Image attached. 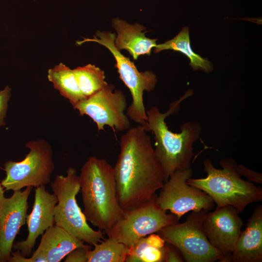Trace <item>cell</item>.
Instances as JSON below:
<instances>
[{
  "mask_svg": "<svg viewBox=\"0 0 262 262\" xmlns=\"http://www.w3.org/2000/svg\"><path fill=\"white\" fill-rule=\"evenodd\" d=\"M119 145L114 169L118 201L125 211L150 200L163 187L164 177L143 126L129 128L121 136Z\"/></svg>",
  "mask_w": 262,
  "mask_h": 262,
  "instance_id": "obj_1",
  "label": "cell"
},
{
  "mask_svg": "<svg viewBox=\"0 0 262 262\" xmlns=\"http://www.w3.org/2000/svg\"><path fill=\"white\" fill-rule=\"evenodd\" d=\"M80 190L87 221L104 232L123 217L116 193L114 167L105 159L91 157L79 176Z\"/></svg>",
  "mask_w": 262,
  "mask_h": 262,
  "instance_id": "obj_2",
  "label": "cell"
},
{
  "mask_svg": "<svg viewBox=\"0 0 262 262\" xmlns=\"http://www.w3.org/2000/svg\"><path fill=\"white\" fill-rule=\"evenodd\" d=\"M193 94L192 90H188L179 99L171 103L165 113H161L157 106L146 111L147 131L154 134V150L163 170L164 182L174 172L191 167L193 145L200 137L201 125L196 121L186 122L180 126V132L174 133L168 129L165 119L177 112L180 102Z\"/></svg>",
  "mask_w": 262,
  "mask_h": 262,
  "instance_id": "obj_3",
  "label": "cell"
},
{
  "mask_svg": "<svg viewBox=\"0 0 262 262\" xmlns=\"http://www.w3.org/2000/svg\"><path fill=\"white\" fill-rule=\"evenodd\" d=\"M222 169H217L210 159L203 162L204 178L188 179L187 183L208 195L217 207L231 206L239 213L250 203L262 200V188L241 178L232 158L220 161Z\"/></svg>",
  "mask_w": 262,
  "mask_h": 262,
  "instance_id": "obj_4",
  "label": "cell"
},
{
  "mask_svg": "<svg viewBox=\"0 0 262 262\" xmlns=\"http://www.w3.org/2000/svg\"><path fill=\"white\" fill-rule=\"evenodd\" d=\"M66 175H57L50 184L58 202L54 209L55 225L88 245L94 246L104 240L101 230H94L87 223L78 204L76 196L80 191L79 176L69 167Z\"/></svg>",
  "mask_w": 262,
  "mask_h": 262,
  "instance_id": "obj_5",
  "label": "cell"
},
{
  "mask_svg": "<svg viewBox=\"0 0 262 262\" xmlns=\"http://www.w3.org/2000/svg\"><path fill=\"white\" fill-rule=\"evenodd\" d=\"M115 34L110 32L98 31L93 38H83L76 42L81 45L87 42H94L106 47L115 60V66L120 79L130 91L132 101L126 110V115L131 120L143 126L147 131V116L144 104V92L154 89L157 76L150 71L140 72L129 57L122 54L115 47Z\"/></svg>",
  "mask_w": 262,
  "mask_h": 262,
  "instance_id": "obj_6",
  "label": "cell"
},
{
  "mask_svg": "<svg viewBox=\"0 0 262 262\" xmlns=\"http://www.w3.org/2000/svg\"><path fill=\"white\" fill-rule=\"evenodd\" d=\"M29 149L25 158L20 162L9 160L4 164L5 177L0 184L5 190H21L24 187H37L48 184L54 169L51 146L45 140L39 139L27 142Z\"/></svg>",
  "mask_w": 262,
  "mask_h": 262,
  "instance_id": "obj_7",
  "label": "cell"
},
{
  "mask_svg": "<svg viewBox=\"0 0 262 262\" xmlns=\"http://www.w3.org/2000/svg\"><path fill=\"white\" fill-rule=\"evenodd\" d=\"M209 211H193L185 221L165 227L157 233L165 242L176 246L186 262H222V254L209 241L203 221Z\"/></svg>",
  "mask_w": 262,
  "mask_h": 262,
  "instance_id": "obj_8",
  "label": "cell"
},
{
  "mask_svg": "<svg viewBox=\"0 0 262 262\" xmlns=\"http://www.w3.org/2000/svg\"><path fill=\"white\" fill-rule=\"evenodd\" d=\"M156 196L155 194L139 206L124 211L122 218L104 233L130 247L140 238L178 222L179 219L175 214L167 213L157 204Z\"/></svg>",
  "mask_w": 262,
  "mask_h": 262,
  "instance_id": "obj_9",
  "label": "cell"
},
{
  "mask_svg": "<svg viewBox=\"0 0 262 262\" xmlns=\"http://www.w3.org/2000/svg\"><path fill=\"white\" fill-rule=\"evenodd\" d=\"M192 174L191 167L174 172L164 182L156 198L161 208L169 211L179 220L190 211H209L214 206V202L208 195L187 183Z\"/></svg>",
  "mask_w": 262,
  "mask_h": 262,
  "instance_id": "obj_10",
  "label": "cell"
},
{
  "mask_svg": "<svg viewBox=\"0 0 262 262\" xmlns=\"http://www.w3.org/2000/svg\"><path fill=\"white\" fill-rule=\"evenodd\" d=\"M72 107L81 115L89 116L96 124L98 131H104L106 125L117 131L128 130L130 127L129 117L125 113L126 97L122 91L115 90L112 84H108Z\"/></svg>",
  "mask_w": 262,
  "mask_h": 262,
  "instance_id": "obj_11",
  "label": "cell"
},
{
  "mask_svg": "<svg viewBox=\"0 0 262 262\" xmlns=\"http://www.w3.org/2000/svg\"><path fill=\"white\" fill-rule=\"evenodd\" d=\"M231 206L208 212L203 221L204 232L211 245L223 255L222 262H231L232 253L241 232L243 220Z\"/></svg>",
  "mask_w": 262,
  "mask_h": 262,
  "instance_id": "obj_12",
  "label": "cell"
},
{
  "mask_svg": "<svg viewBox=\"0 0 262 262\" xmlns=\"http://www.w3.org/2000/svg\"><path fill=\"white\" fill-rule=\"evenodd\" d=\"M32 188L14 191L9 197L0 196V262L9 261L15 239L26 224L28 199Z\"/></svg>",
  "mask_w": 262,
  "mask_h": 262,
  "instance_id": "obj_13",
  "label": "cell"
},
{
  "mask_svg": "<svg viewBox=\"0 0 262 262\" xmlns=\"http://www.w3.org/2000/svg\"><path fill=\"white\" fill-rule=\"evenodd\" d=\"M57 202L56 196L47 191L45 185L35 188L32 211L26 220L28 235L25 240L14 243V249L19 250L24 257L30 256L37 238L54 225V209Z\"/></svg>",
  "mask_w": 262,
  "mask_h": 262,
  "instance_id": "obj_14",
  "label": "cell"
},
{
  "mask_svg": "<svg viewBox=\"0 0 262 262\" xmlns=\"http://www.w3.org/2000/svg\"><path fill=\"white\" fill-rule=\"evenodd\" d=\"M89 246L63 228L54 225L41 235L37 248L30 257L31 261L59 262L74 249Z\"/></svg>",
  "mask_w": 262,
  "mask_h": 262,
  "instance_id": "obj_15",
  "label": "cell"
},
{
  "mask_svg": "<svg viewBox=\"0 0 262 262\" xmlns=\"http://www.w3.org/2000/svg\"><path fill=\"white\" fill-rule=\"evenodd\" d=\"M231 262H262V205L257 206L241 231L232 253Z\"/></svg>",
  "mask_w": 262,
  "mask_h": 262,
  "instance_id": "obj_16",
  "label": "cell"
},
{
  "mask_svg": "<svg viewBox=\"0 0 262 262\" xmlns=\"http://www.w3.org/2000/svg\"><path fill=\"white\" fill-rule=\"evenodd\" d=\"M112 26L117 33L114 42L115 48L128 51L134 60L140 55L149 56L157 45V39L146 37V32H143L146 28L139 23L131 24L116 17L112 20Z\"/></svg>",
  "mask_w": 262,
  "mask_h": 262,
  "instance_id": "obj_17",
  "label": "cell"
},
{
  "mask_svg": "<svg viewBox=\"0 0 262 262\" xmlns=\"http://www.w3.org/2000/svg\"><path fill=\"white\" fill-rule=\"evenodd\" d=\"M48 79L60 94L75 106L86 98L82 94L73 71L62 63L48 71Z\"/></svg>",
  "mask_w": 262,
  "mask_h": 262,
  "instance_id": "obj_18",
  "label": "cell"
},
{
  "mask_svg": "<svg viewBox=\"0 0 262 262\" xmlns=\"http://www.w3.org/2000/svg\"><path fill=\"white\" fill-rule=\"evenodd\" d=\"M154 53L164 50L172 49L185 55L190 60V66L193 70H201L210 73L213 69V64L207 58L202 57L196 53L191 47L189 30L184 26L180 33L173 39L164 43L156 45L154 48Z\"/></svg>",
  "mask_w": 262,
  "mask_h": 262,
  "instance_id": "obj_19",
  "label": "cell"
},
{
  "mask_svg": "<svg viewBox=\"0 0 262 262\" xmlns=\"http://www.w3.org/2000/svg\"><path fill=\"white\" fill-rule=\"evenodd\" d=\"M165 242L158 234L142 237L129 247L126 262H164Z\"/></svg>",
  "mask_w": 262,
  "mask_h": 262,
  "instance_id": "obj_20",
  "label": "cell"
},
{
  "mask_svg": "<svg viewBox=\"0 0 262 262\" xmlns=\"http://www.w3.org/2000/svg\"><path fill=\"white\" fill-rule=\"evenodd\" d=\"M87 252V262H125L129 247L108 237L94 245Z\"/></svg>",
  "mask_w": 262,
  "mask_h": 262,
  "instance_id": "obj_21",
  "label": "cell"
},
{
  "mask_svg": "<svg viewBox=\"0 0 262 262\" xmlns=\"http://www.w3.org/2000/svg\"><path fill=\"white\" fill-rule=\"evenodd\" d=\"M81 91L87 98L108 84L104 72L94 65L87 64L73 69Z\"/></svg>",
  "mask_w": 262,
  "mask_h": 262,
  "instance_id": "obj_22",
  "label": "cell"
},
{
  "mask_svg": "<svg viewBox=\"0 0 262 262\" xmlns=\"http://www.w3.org/2000/svg\"><path fill=\"white\" fill-rule=\"evenodd\" d=\"M11 96V89L7 85L0 90V127L5 125L4 118L8 109V102Z\"/></svg>",
  "mask_w": 262,
  "mask_h": 262,
  "instance_id": "obj_23",
  "label": "cell"
},
{
  "mask_svg": "<svg viewBox=\"0 0 262 262\" xmlns=\"http://www.w3.org/2000/svg\"><path fill=\"white\" fill-rule=\"evenodd\" d=\"M236 168L239 175L245 177L247 180L252 183H262V173L252 170L242 164H236Z\"/></svg>",
  "mask_w": 262,
  "mask_h": 262,
  "instance_id": "obj_24",
  "label": "cell"
},
{
  "mask_svg": "<svg viewBox=\"0 0 262 262\" xmlns=\"http://www.w3.org/2000/svg\"><path fill=\"white\" fill-rule=\"evenodd\" d=\"M91 249V246L74 249L66 257L65 262H87V252Z\"/></svg>",
  "mask_w": 262,
  "mask_h": 262,
  "instance_id": "obj_25",
  "label": "cell"
},
{
  "mask_svg": "<svg viewBox=\"0 0 262 262\" xmlns=\"http://www.w3.org/2000/svg\"><path fill=\"white\" fill-rule=\"evenodd\" d=\"M164 262H184L180 250L172 244L165 242L164 246Z\"/></svg>",
  "mask_w": 262,
  "mask_h": 262,
  "instance_id": "obj_26",
  "label": "cell"
},
{
  "mask_svg": "<svg viewBox=\"0 0 262 262\" xmlns=\"http://www.w3.org/2000/svg\"><path fill=\"white\" fill-rule=\"evenodd\" d=\"M4 191L3 190V187L2 186L1 184L0 183V196L4 194Z\"/></svg>",
  "mask_w": 262,
  "mask_h": 262,
  "instance_id": "obj_27",
  "label": "cell"
}]
</instances>
